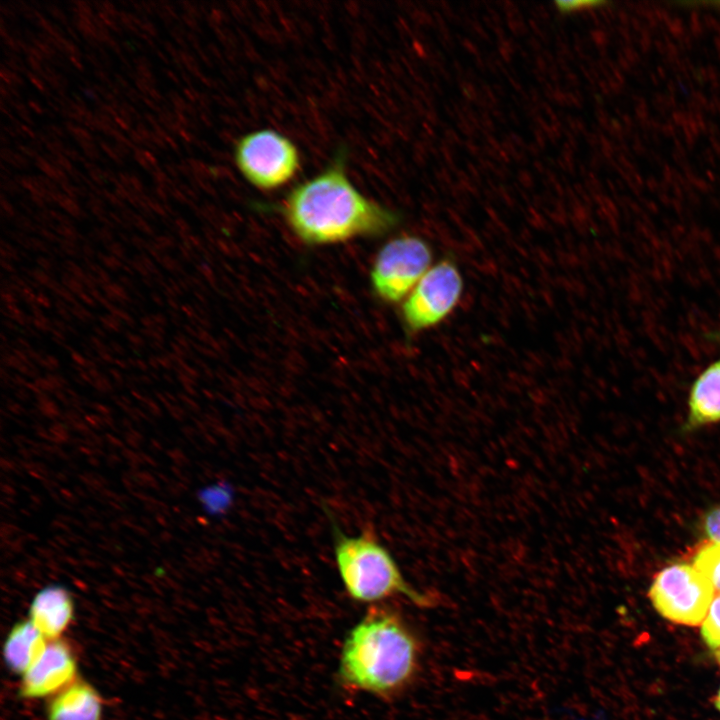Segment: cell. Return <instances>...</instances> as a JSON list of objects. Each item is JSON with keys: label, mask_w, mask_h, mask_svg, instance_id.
Here are the masks:
<instances>
[{"label": "cell", "mask_w": 720, "mask_h": 720, "mask_svg": "<svg viewBox=\"0 0 720 720\" xmlns=\"http://www.w3.org/2000/svg\"><path fill=\"white\" fill-rule=\"evenodd\" d=\"M345 155V150L339 151L329 167L295 186L281 205L287 224L306 244L381 236L401 220L398 212L366 198L355 188L346 174Z\"/></svg>", "instance_id": "obj_1"}, {"label": "cell", "mask_w": 720, "mask_h": 720, "mask_svg": "<svg viewBox=\"0 0 720 720\" xmlns=\"http://www.w3.org/2000/svg\"><path fill=\"white\" fill-rule=\"evenodd\" d=\"M418 661V642L403 619L373 605L345 638L338 679L347 689L388 699L408 686Z\"/></svg>", "instance_id": "obj_2"}, {"label": "cell", "mask_w": 720, "mask_h": 720, "mask_svg": "<svg viewBox=\"0 0 720 720\" xmlns=\"http://www.w3.org/2000/svg\"><path fill=\"white\" fill-rule=\"evenodd\" d=\"M329 516L334 554L340 579L351 599L361 603L403 596L417 606L431 604V599L415 590L404 579L391 553L378 541L371 528L361 534L348 536Z\"/></svg>", "instance_id": "obj_3"}, {"label": "cell", "mask_w": 720, "mask_h": 720, "mask_svg": "<svg viewBox=\"0 0 720 720\" xmlns=\"http://www.w3.org/2000/svg\"><path fill=\"white\" fill-rule=\"evenodd\" d=\"M234 158L244 178L261 190L285 185L300 167V156L294 143L271 129L257 130L240 138Z\"/></svg>", "instance_id": "obj_4"}, {"label": "cell", "mask_w": 720, "mask_h": 720, "mask_svg": "<svg viewBox=\"0 0 720 720\" xmlns=\"http://www.w3.org/2000/svg\"><path fill=\"white\" fill-rule=\"evenodd\" d=\"M714 587L693 565L672 564L661 570L649 589V598L664 618L696 626L705 618Z\"/></svg>", "instance_id": "obj_5"}, {"label": "cell", "mask_w": 720, "mask_h": 720, "mask_svg": "<svg viewBox=\"0 0 720 720\" xmlns=\"http://www.w3.org/2000/svg\"><path fill=\"white\" fill-rule=\"evenodd\" d=\"M429 244L415 235H402L385 243L373 262V290L385 302L404 301L431 268Z\"/></svg>", "instance_id": "obj_6"}, {"label": "cell", "mask_w": 720, "mask_h": 720, "mask_svg": "<svg viewBox=\"0 0 720 720\" xmlns=\"http://www.w3.org/2000/svg\"><path fill=\"white\" fill-rule=\"evenodd\" d=\"M464 284L460 270L450 259L426 272L402 304V318L411 333L432 328L457 307Z\"/></svg>", "instance_id": "obj_7"}, {"label": "cell", "mask_w": 720, "mask_h": 720, "mask_svg": "<svg viewBox=\"0 0 720 720\" xmlns=\"http://www.w3.org/2000/svg\"><path fill=\"white\" fill-rule=\"evenodd\" d=\"M77 664L69 645L61 639L48 641L42 656L22 676L20 691L26 698L56 695L72 684Z\"/></svg>", "instance_id": "obj_8"}, {"label": "cell", "mask_w": 720, "mask_h": 720, "mask_svg": "<svg viewBox=\"0 0 720 720\" xmlns=\"http://www.w3.org/2000/svg\"><path fill=\"white\" fill-rule=\"evenodd\" d=\"M73 612L68 591L61 586H49L35 595L29 621L48 641L56 640L70 625Z\"/></svg>", "instance_id": "obj_9"}, {"label": "cell", "mask_w": 720, "mask_h": 720, "mask_svg": "<svg viewBox=\"0 0 720 720\" xmlns=\"http://www.w3.org/2000/svg\"><path fill=\"white\" fill-rule=\"evenodd\" d=\"M718 421H720V358L708 364L690 387L686 427L695 429Z\"/></svg>", "instance_id": "obj_10"}, {"label": "cell", "mask_w": 720, "mask_h": 720, "mask_svg": "<svg viewBox=\"0 0 720 720\" xmlns=\"http://www.w3.org/2000/svg\"><path fill=\"white\" fill-rule=\"evenodd\" d=\"M48 720H101L102 700L90 684L74 681L48 705Z\"/></svg>", "instance_id": "obj_11"}, {"label": "cell", "mask_w": 720, "mask_h": 720, "mask_svg": "<svg viewBox=\"0 0 720 720\" xmlns=\"http://www.w3.org/2000/svg\"><path fill=\"white\" fill-rule=\"evenodd\" d=\"M46 638L28 620L15 624L3 647V655L9 669L24 674L42 656Z\"/></svg>", "instance_id": "obj_12"}, {"label": "cell", "mask_w": 720, "mask_h": 720, "mask_svg": "<svg viewBox=\"0 0 720 720\" xmlns=\"http://www.w3.org/2000/svg\"><path fill=\"white\" fill-rule=\"evenodd\" d=\"M693 566L720 592V544L711 543L701 547L693 558Z\"/></svg>", "instance_id": "obj_13"}, {"label": "cell", "mask_w": 720, "mask_h": 720, "mask_svg": "<svg viewBox=\"0 0 720 720\" xmlns=\"http://www.w3.org/2000/svg\"><path fill=\"white\" fill-rule=\"evenodd\" d=\"M701 635L708 647L720 648V594L710 604L701 626Z\"/></svg>", "instance_id": "obj_14"}, {"label": "cell", "mask_w": 720, "mask_h": 720, "mask_svg": "<svg viewBox=\"0 0 720 720\" xmlns=\"http://www.w3.org/2000/svg\"><path fill=\"white\" fill-rule=\"evenodd\" d=\"M706 536L715 544H720V506L710 510L704 517Z\"/></svg>", "instance_id": "obj_15"}, {"label": "cell", "mask_w": 720, "mask_h": 720, "mask_svg": "<svg viewBox=\"0 0 720 720\" xmlns=\"http://www.w3.org/2000/svg\"><path fill=\"white\" fill-rule=\"evenodd\" d=\"M599 1H588V0H568V1H556L555 5L557 9L562 13H570L573 11H579L587 8H591L597 5H601Z\"/></svg>", "instance_id": "obj_16"}, {"label": "cell", "mask_w": 720, "mask_h": 720, "mask_svg": "<svg viewBox=\"0 0 720 720\" xmlns=\"http://www.w3.org/2000/svg\"><path fill=\"white\" fill-rule=\"evenodd\" d=\"M714 704H715L716 708L720 711V689L714 699Z\"/></svg>", "instance_id": "obj_17"}, {"label": "cell", "mask_w": 720, "mask_h": 720, "mask_svg": "<svg viewBox=\"0 0 720 720\" xmlns=\"http://www.w3.org/2000/svg\"><path fill=\"white\" fill-rule=\"evenodd\" d=\"M713 337L716 338V339H718V340H720V329H719L718 332H716V333L713 334Z\"/></svg>", "instance_id": "obj_18"}, {"label": "cell", "mask_w": 720, "mask_h": 720, "mask_svg": "<svg viewBox=\"0 0 720 720\" xmlns=\"http://www.w3.org/2000/svg\"><path fill=\"white\" fill-rule=\"evenodd\" d=\"M716 657H717V660H718V662H719V664H720V648H719V649L717 650V652H716Z\"/></svg>", "instance_id": "obj_19"}]
</instances>
